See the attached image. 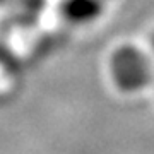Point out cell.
I'll return each mask as SVG.
<instances>
[{
	"label": "cell",
	"instance_id": "1",
	"mask_svg": "<svg viewBox=\"0 0 154 154\" xmlns=\"http://www.w3.org/2000/svg\"><path fill=\"white\" fill-rule=\"evenodd\" d=\"M110 75L123 93H139L152 82L154 65L151 57L134 45H122L110 57Z\"/></svg>",
	"mask_w": 154,
	"mask_h": 154
},
{
	"label": "cell",
	"instance_id": "5",
	"mask_svg": "<svg viewBox=\"0 0 154 154\" xmlns=\"http://www.w3.org/2000/svg\"><path fill=\"white\" fill-rule=\"evenodd\" d=\"M2 53H4V50H2V45H0V58H2Z\"/></svg>",
	"mask_w": 154,
	"mask_h": 154
},
{
	"label": "cell",
	"instance_id": "4",
	"mask_svg": "<svg viewBox=\"0 0 154 154\" xmlns=\"http://www.w3.org/2000/svg\"><path fill=\"white\" fill-rule=\"evenodd\" d=\"M4 4H7V0H0V7L4 5Z\"/></svg>",
	"mask_w": 154,
	"mask_h": 154
},
{
	"label": "cell",
	"instance_id": "2",
	"mask_svg": "<svg viewBox=\"0 0 154 154\" xmlns=\"http://www.w3.org/2000/svg\"><path fill=\"white\" fill-rule=\"evenodd\" d=\"M105 0H62L60 16L69 24L88 26L105 14Z\"/></svg>",
	"mask_w": 154,
	"mask_h": 154
},
{
	"label": "cell",
	"instance_id": "6",
	"mask_svg": "<svg viewBox=\"0 0 154 154\" xmlns=\"http://www.w3.org/2000/svg\"><path fill=\"white\" fill-rule=\"evenodd\" d=\"M105 2H108V0H105Z\"/></svg>",
	"mask_w": 154,
	"mask_h": 154
},
{
	"label": "cell",
	"instance_id": "3",
	"mask_svg": "<svg viewBox=\"0 0 154 154\" xmlns=\"http://www.w3.org/2000/svg\"><path fill=\"white\" fill-rule=\"evenodd\" d=\"M151 48H152V55H154V34H152V39H151Z\"/></svg>",
	"mask_w": 154,
	"mask_h": 154
}]
</instances>
